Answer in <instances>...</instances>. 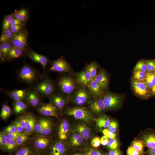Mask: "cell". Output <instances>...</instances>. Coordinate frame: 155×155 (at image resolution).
Returning <instances> with one entry per match:
<instances>
[{
	"instance_id": "obj_1",
	"label": "cell",
	"mask_w": 155,
	"mask_h": 155,
	"mask_svg": "<svg viewBox=\"0 0 155 155\" xmlns=\"http://www.w3.org/2000/svg\"><path fill=\"white\" fill-rule=\"evenodd\" d=\"M93 98L88 89L81 86L78 87L68 98L69 101L72 104L80 106L88 104Z\"/></svg>"
},
{
	"instance_id": "obj_2",
	"label": "cell",
	"mask_w": 155,
	"mask_h": 155,
	"mask_svg": "<svg viewBox=\"0 0 155 155\" xmlns=\"http://www.w3.org/2000/svg\"><path fill=\"white\" fill-rule=\"evenodd\" d=\"M65 114L86 123H90L95 119L89 109L82 106L68 108L65 111Z\"/></svg>"
},
{
	"instance_id": "obj_3",
	"label": "cell",
	"mask_w": 155,
	"mask_h": 155,
	"mask_svg": "<svg viewBox=\"0 0 155 155\" xmlns=\"http://www.w3.org/2000/svg\"><path fill=\"white\" fill-rule=\"evenodd\" d=\"M58 85L61 92L68 98L78 88L75 79L69 75L61 76L58 80Z\"/></svg>"
},
{
	"instance_id": "obj_4",
	"label": "cell",
	"mask_w": 155,
	"mask_h": 155,
	"mask_svg": "<svg viewBox=\"0 0 155 155\" xmlns=\"http://www.w3.org/2000/svg\"><path fill=\"white\" fill-rule=\"evenodd\" d=\"M55 89L53 82L48 76L37 84L34 89L40 95L49 97L54 94Z\"/></svg>"
},
{
	"instance_id": "obj_5",
	"label": "cell",
	"mask_w": 155,
	"mask_h": 155,
	"mask_svg": "<svg viewBox=\"0 0 155 155\" xmlns=\"http://www.w3.org/2000/svg\"><path fill=\"white\" fill-rule=\"evenodd\" d=\"M38 76V73L35 69L27 64L23 66L18 74V78L20 80L27 84H31L35 82Z\"/></svg>"
},
{
	"instance_id": "obj_6",
	"label": "cell",
	"mask_w": 155,
	"mask_h": 155,
	"mask_svg": "<svg viewBox=\"0 0 155 155\" xmlns=\"http://www.w3.org/2000/svg\"><path fill=\"white\" fill-rule=\"evenodd\" d=\"M106 109H113L119 107L121 103L119 95L110 92L105 93L102 97Z\"/></svg>"
},
{
	"instance_id": "obj_7",
	"label": "cell",
	"mask_w": 155,
	"mask_h": 155,
	"mask_svg": "<svg viewBox=\"0 0 155 155\" xmlns=\"http://www.w3.org/2000/svg\"><path fill=\"white\" fill-rule=\"evenodd\" d=\"M67 146L73 151L82 150L84 148V139L77 133H70L67 139Z\"/></svg>"
},
{
	"instance_id": "obj_8",
	"label": "cell",
	"mask_w": 155,
	"mask_h": 155,
	"mask_svg": "<svg viewBox=\"0 0 155 155\" xmlns=\"http://www.w3.org/2000/svg\"><path fill=\"white\" fill-rule=\"evenodd\" d=\"M131 84L133 91L137 96L144 99L151 96L150 89L144 82H139L132 78Z\"/></svg>"
},
{
	"instance_id": "obj_9",
	"label": "cell",
	"mask_w": 155,
	"mask_h": 155,
	"mask_svg": "<svg viewBox=\"0 0 155 155\" xmlns=\"http://www.w3.org/2000/svg\"><path fill=\"white\" fill-rule=\"evenodd\" d=\"M49 69L52 71L68 73L71 71L69 65L62 56L52 61Z\"/></svg>"
},
{
	"instance_id": "obj_10",
	"label": "cell",
	"mask_w": 155,
	"mask_h": 155,
	"mask_svg": "<svg viewBox=\"0 0 155 155\" xmlns=\"http://www.w3.org/2000/svg\"><path fill=\"white\" fill-rule=\"evenodd\" d=\"M28 36V33L26 30H22L14 35L10 42L13 46L21 49L25 52L26 49Z\"/></svg>"
},
{
	"instance_id": "obj_11",
	"label": "cell",
	"mask_w": 155,
	"mask_h": 155,
	"mask_svg": "<svg viewBox=\"0 0 155 155\" xmlns=\"http://www.w3.org/2000/svg\"><path fill=\"white\" fill-rule=\"evenodd\" d=\"M68 148L62 141H56L49 147L48 155H68Z\"/></svg>"
},
{
	"instance_id": "obj_12",
	"label": "cell",
	"mask_w": 155,
	"mask_h": 155,
	"mask_svg": "<svg viewBox=\"0 0 155 155\" xmlns=\"http://www.w3.org/2000/svg\"><path fill=\"white\" fill-rule=\"evenodd\" d=\"M88 109L93 114L101 115L106 110L102 97H94L88 104Z\"/></svg>"
},
{
	"instance_id": "obj_13",
	"label": "cell",
	"mask_w": 155,
	"mask_h": 155,
	"mask_svg": "<svg viewBox=\"0 0 155 155\" xmlns=\"http://www.w3.org/2000/svg\"><path fill=\"white\" fill-rule=\"evenodd\" d=\"M50 98V102L54 105L58 110L63 109L69 101L67 96L61 94L54 93Z\"/></svg>"
},
{
	"instance_id": "obj_14",
	"label": "cell",
	"mask_w": 155,
	"mask_h": 155,
	"mask_svg": "<svg viewBox=\"0 0 155 155\" xmlns=\"http://www.w3.org/2000/svg\"><path fill=\"white\" fill-rule=\"evenodd\" d=\"M25 53L26 56L32 61L41 64L43 69H45L49 62L48 59L46 57L37 53L31 49H26Z\"/></svg>"
},
{
	"instance_id": "obj_15",
	"label": "cell",
	"mask_w": 155,
	"mask_h": 155,
	"mask_svg": "<svg viewBox=\"0 0 155 155\" xmlns=\"http://www.w3.org/2000/svg\"><path fill=\"white\" fill-rule=\"evenodd\" d=\"M58 110L52 103H42L38 107V112L42 115L47 116L57 117Z\"/></svg>"
},
{
	"instance_id": "obj_16",
	"label": "cell",
	"mask_w": 155,
	"mask_h": 155,
	"mask_svg": "<svg viewBox=\"0 0 155 155\" xmlns=\"http://www.w3.org/2000/svg\"><path fill=\"white\" fill-rule=\"evenodd\" d=\"M94 79L98 84L102 91L107 88L109 79L106 72L103 68L99 70Z\"/></svg>"
},
{
	"instance_id": "obj_17",
	"label": "cell",
	"mask_w": 155,
	"mask_h": 155,
	"mask_svg": "<svg viewBox=\"0 0 155 155\" xmlns=\"http://www.w3.org/2000/svg\"><path fill=\"white\" fill-rule=\"evenodd\" d=\"M70 128L68 121L63 119L60 122L58 128V134L61 140H67L70 133Z\"/></svg>"
},
{
	"instance_id": "obj_18",
	"label": "cell",
	"mask_w": 155,
	"mask_h": 155,
	"mask_svg": "<svg viewBox=\"0 0 155 155\" xmlns=\"http://www.w3.org/2000/svg\"><path fill=\"white\" fill-rule=\"evenodd\" d=\"M75 80L81 86L87 87L89 83L93 79L87 71L85 69L76 73L75 74Z\"/></svg>"
},
{
	"instance_id": "obj_19",
	"label": "cell",
	"mask_w": 155,
	"mask_h": 155,
	"mask_svg": "<svg viewBox=\"0 0 155 155\" xmlns=\"http://www.w3.org/2000/svg\"><path fill=\"white\" fill-rule=\"evenodd\" d=\"M73 131L78 133L86 140L89 138L91 134L90 128L83 123H80L75 125Z\"/></svg>"
},
{
	"instance_id": "obj_20",
	"label": "cell",
	"mask_w": 155,
	"mask_h": 155,
	"mask_svg": "<svg viewBox=\"0 0 155 155\" xmlns=\"http://www.w3.org/2000/svg\"><path fill=\"white\" fill-rule=\"evenodd\" d=\"M50 143L49 139L45 136L41 135L36 137L34 140V145L37 149L43 150L46 149Z\"/></svg>"
},
{
	"instance_id": "obj_21",
	"label": "cell",
	"mask_w": 155,
	"mask_h": 155,
	"mask_svg": "<svg viewBox=\"0 0 155 155\" xmlns=\"http://www.w3.org/2000/svg\"><path fill=\"white\" fill-rule=\"evenodd\" d=\"M39 95L34 89L28 91L26 99L31 106L35 107L39 104Z\"/></svg>"
},
{
	"instance_id": "obj_22",
	"label": "cell",
	"mask_w": 155,
	"mask_h": 155,
	"mask_svg": "<svg viewBox=\"0 0 155 155\" xmlns=\"http://www.w3.org/2000/svg\"><path fill=\"white\" fill-rule=\"evenodd\" d=\"M28 91L26 89L16 90L9 92L8 94L15 101H22L26 99Z\"/></svg>"
},
{
	"instance_id": "obj_23",
	"label": "cell",
	"mask_w": 155,
	"mask_h": 155,
	"mask_svg": "<svg viewBox=\"0 0 155 155\" xmlns=\"http://www.w3.org/2000/svg\"><path fill=\"white\" fill-rule=\"evenodd\" d=\"M87 87L89 92L94 97L101 96L102 91L94 79L92 80L89 83Z\"/></svg>"
},
{
	"instance_id": "obj_24",
	"label": "cell",
	"mask_w": 155,
	"mask_h": 155,
	"mask_svg": "<svg viewBox=\"0 0 155 155\" xmlns=\"http://www.w3.org/2000/svg\"><path fill=\"white\" fill-rule=\"evenodd\" d=\"M96 126L102 130L108 128L110 122L109 117L105 115H102L98 118L95 119Z\"/></svg>"
},
{
	"instance_id": "obj_25",
	"label": "cell",
	"mask_w": 155,
	"mask_h": 155,
	"mask_svg": "<svg viewBox=\"0 0 155 155\" xmlns=\"http://www.w3.org/2000/svg\"><path fill=\"white\" fill-rule=\"evenodd\" d=\"M146 147L148 149L155 148V133L150 132L145 134L143 137V140Z\"/></svg>"
},
{
	"instance_id": "obj_26",
	"label": "cell",
	"mask_w": 155,
	"mask_h": 155,
	"mask_svg": "<svg viewBox=\"0 0 155 155\" xmlns=\"http://www.w3.org/2000/svg\"><path fill=\"white\" fill-rule=\"evenodd\" d=\"M26 117V125L25 131L27 133L30 134L34 131V127L36 121L34 117L31 113H28Z\"/></svg>"
},
{
	"instance_id": "obj_27",
	"label": "cell",
	"mask_w": 155,
	"mask_h": 155,
	"mask_svg": "<svg viewBox=\"0 0 155 155\" xmlns=\"http://www.w3.org/2000/svg\"><path fill=\"white\" fill-rule=\"evenodd\" d=\"M24 52L21 49L13 46L8 53L6 58L10 60L20 58L22 56Z\"/></svg>"
},
{
	"instance_id": "obj_28",
	"label": "cell",
	"mask_w": 155,
	"mask_h": 155,
	"mask_svg": "<svg viewBox=\"0 0 155 155\" xmlns=\"http://www.w3.org/2000/svg\"><path fill=\"white\" fill-rule=\"evenodd\" d=\"M14 18L20 20L23 22L26 21L28 18V11L25 8L21 9L12 14Z\"/></svg>"
},
{
	"instance_id": "obj_29",
	"label": "cell",
	"mask_w": 155,
	"mask_h": 155,
	"mask_svg": "<svg viewBox=\"0 0 155 155\" xmlns=\"http://www.w3.org/2000/svg\"><path fill=\"white\" fill-rule=\"evenodd\" d=\"M14 35L9 29L3 30L0 38V43L10 42L13 38Z\"/></svg>"
},
{
	"instance_id": "obj_30",
	"label": "cell",
	"mask_w": 155,
	"mask_h": 155,
	"mask_svg": "<svg viewBox=\"0 0 155 155\" xmlns=\"http://www.w3.org/2000/svg\"><path fill=\"white\" fill-rule=\"evenodd\" d=\"M131 146L139 152L141 155H144V149L146 146L143 140L135 139L132 142Z\"/></svg>"
},
{
	"instance_id": "obj_31",
	"label": "cell",
	"mask_w": 155,
	"mask_h": 155,
	"mask_svg": "<svg viewBox=\"0 0 155 155\" xmlns=\"http://www.w3.org/2000/svg\"><path fill=\"white\" fill-rule=\"evenodd\" d=\"M13 106L14 111L17 114L23 113L27 108V105L22 101H15Z\"/></svg>"
},
{
	"instance_id": "obj_32",
	"label": "cell",
	"mask_w": 155,
	"mask_h": 155,
	"mask_svg": "<svg viewBox=\"0 0 155 155\" xmlns=\"http://www.w3.org/2000/svg\"><path fill=\"white\" fill-rule=\"evenodd\" d=\"M98 67V63L96 62H92L86 66L85 69L90 73L93 79H94L97 73Z\"/></svg>"
},
{
	"instance_id": "obj_33",
	"label": "cell",
	"mask_w": 155,
	"mask_h": 155,
	"mask_svg": "<svg viewBox=\"0 0 155 155\" xmlns=\"http://www.w3.org/2000/svg\"><path fill=\"white\" fill-rule=\"evenodd\" d=\"M52 129L51 122L49 119H45L43 127L40 134L45 136L48 135L51 133Z\"/></svg>"
},
{
	"instance_id": "obj_34",
	"label": "cell",
	"mask_w": 155,
	"mask_h": 155,
	"mask_svg": "<svg viewBox=\"0 0 155 155\" xmlns=\"http://www.w3.org/2000/svg\"><path fill=\"white\" fill-rule=\"evenodd\" d=\"M144 82L148 88L150 89L155 85V72H147Z\"/></svg>"
},
{
	"instance_id": "obj_35",
	"label": "cell",
	"mask_w": 155,
	"mask_h": 155,
	"mask_svg": "<svg viewBox=\"0 0 155 155\" xmlns=\"http://www.w3.org/2000/svg\"><path fill=\"white\" fill-rule=\"evenodd\" d=\"M13 46L10 42L1 43L0 50L3 55L6 58L7 55Z\"/></svg>"
},
{
	"instance_id": "obj_36",
	"label": "cell",
	"mask_w": 155,
	"mask_h": 155,
	"mask_svg": "<svg viewBox=\"0 0 155 155\" xmlns=\"http://www.w3.org/2000/svg\"><path fill=\"white\" fill-rule=\"evenodd\" d=\"M146 72L138 70H133V78L135 80L140 82H144Z\"/></svg>"
},
{
	"instance_id": "obj_37",
	"label": "cell",
	"mask_w": 155,
	"mask_h": 155,
	"mask_svg": "<svg viewBox=\"0 0 155 155\" xmlns=\"http://www.w3.org/2000/svg\"><path fill=\"white\" fill-rule=\"evenodd\" d=\"M96 148L93 147L85 148L82 152L84 155H102L103 153Z\"/></svg>"
},
{
	"instance_id": "obj_38",
	"label": "cell",
	"mask_w": 155,
	"mask_h": 155,
	"mask_svg": "<svg viewBox=\"0 0 155 155\" xmlns=\"http://www.w3.org/2000/svg\"><path fill=\"white\" fill-rule=\"evenodd\" d=\"M11 110L10 108L7 104H3L2 107L0 116L3 120H5L10 115Z\"/></svg>"
},
{
	"instance_id": "obj_39",
	"label": "cell",
	"mask_w": 155,
	"mask_h": 155,
	"mask_svg": "<svg viewBox=\"0 0 155 155\" xmlns=\"http://www.w3.org/2000/svg\"><path fill=\"white\" fill-rule=\"evenodd\" d=\"M18 146L16 140H8L4 149L7 151H12L15 150Z\"/></svg>"
},
{
	"instance_id": "obj_40",
	"label": "cell",
	"mask_w": 155,
	"mask_h": 155,
	"mask_svg": "<svg viewBox=\"0 0 155 155\" xmlns=\"http://www.w3.org/2000/svg\"><path fill=\"white\" fill-rule=\"evenodd\" d=\"M133 70L147 72V65L146 61L140 60L138 61L135 66Z\"/></svg>"
},
{
	"instance_id": "obj_41",
	"label": "cell",
	"mask_w": 155,
	"mask_h": 155,
	"mask_svg": "<svg viewBox=\"0 0 155 155\" xmlns=\"http://www.w3.org/2000/svg\"><path fill=\"white\" fill-rule=\"evenodd\" d=\"M33 151L30 148L25 147L18 150L15 155H33Z\"/></svg>"
},
{
	"instance_id": "obj_42",
	"label": "cell",
	"mask_w": 155,
	"mask_h": 155,
	"mask_svg": "<svg viewBox=\"0 0 155 155\" xmlns=\"http://www.w3.org/2000/svg\"><path fill=\"white\" fill-rule=\"evenodd\" d=\"M13 18L12 15H7L5 17L3 23V30L9 29L10 23Z\"/></svg>"
},
{
	"instance_id": "obj_43",
	"label": "cell",
	"mask_w": 155,
	"mask_h": 155,
	"mask_svg": "<svg viewBox=\"0 0 155 155\" xmlns=\"http://www.w3.org/2000/svg\"><path fill=\"white\" fill-rule=\"evenodd\" d=\"M44 119L41 118L36 121L34 127V131L37 133L40 134L41 132L43 127Z\"/></svg>"
},
{
	"instance_id": "obj_44",
	"label": "cell",
	"mask_w": 155,
	"mask_h": 155,
	"mask_svg": "<svg viewBox=\"0 0 155 155\" xmlns=\"http://www.w3.org/2000/svg\"><path fill=\"white\" fill-rule=\"evenodd\" d=\"M28 138L27 134L22 132L16 139V141L18 146L21 145L26 142Z\"/></svg>"
},
{
	"instance_id": "obj_45",
	"label": "cell",
	"mask_w": 155,
	"mask_h": 155,
	"mask_svg": "<svg viewBox=\"0 0 155 155\" xmlns=\"http://www.w3.org/2000/svg\"><path fill=\"white\" fill-rule=\"evenodd\" d=\"M106 146L109 150L118 149L119 143L117 140L115 138L109 140Z\"/></svg>"
},
{
	"instance_id": "obj_46",
	"label": "cell",
	"mask_w": 155,
	"mask_h": 155,
	"mask_svg": "<svg viewBox=\"0 0 155 155\" xmlns=\"http://www.w3.org/2000/svg\"><path fill=\"white\" fill-rule=\"evenodd\" d=\"M146 62L147 72H155V59L148 60Z\"/></svg>"
},
{
	"instance_id": "obj_47",
	"label": "cell",
	"mask_w": 155,
	"mask_h": 155,
	"mask_svg": "<svg viewBox=\"0 0 155 155\" xmlns=\"http://www.w3.org/2000/svg\"><path fill=\"white\" fill-rule=\"evenodd\" d=\"M5 133L4 132L0 133V146L2 149H4L8 140Z\"/></svg>"
},
{
	"instance_id": "obj_48",
	"label": "cell",
	"mask_w": 155,
	"mask_h": 155,
	"mask_svg": "<svg viewBox=\"0 0 155 155\" xmlns=\"http://www.w3.org/2000/svg\"><path fill=\"white\" fill-rule=\"evenodd\" d=\"M102 133L104 136L108 137L109 140H112L116 137V134L115 133L110 131L107 128L103 130Z\"/></svg>"
},
{
	"instance_id": "obj_49",
	"label": "cell",
	"mask_w": 155,
	"mask_h": 155,
	"mask_svg": "<svg viewBox=\"0 0 155 155\" xmlns=\"http://www.w3.org/2000/svg\"><path fill=\"white\" fill-rule=\"evenodd\" d=\"M118 128V124L115 120H112L110 121L109 125L107 128L111 132H116Z\"/></svg>"
},
{
	"instance_id": "obj_50",
	"label": "cell",
	"mask_w": 155,
	"mask_h": 155,
	"mask_svg": "<svg viewBox=\"0 0 155 155\" xmlns=\"http://www.w3.org/2000/svg\"><path fill=\"white\" fill-rule=\"evenodd\" d=\"M23 24L10 26L9 29L12 33L14 34L18 33L22 30Z\"/></svg>"
},
{
	"instance_id": "obj_51",
	"label": "cell",
	"mask_w": 155,
	"mask_h": 155,
	"mask_svg": "<svg viewBox=\"0 0 155 155\" xmlns=\"http://www.w3.org/2000/svg\"><path fill=\"white\" fill-rule=\"evenodd\" d=\"M91 144L93 147L98 148L100 144V139L98 136L96 137L92 140Z\"/></svg>"
},
{
	"instance_id": "obj_52",
	"label": "cell",
	"mask_w": 155,
	"mask_h": 155,
	"mask_svg": "<svg viewBox=\"0 0 155 155\" xmlns=\"http://www.w3.org/2000/svg\"><path fill=\"white\" fill-rule=\"evenodd\" d=\"M5 131L6 134H11L16 132L15 124H11L6 127Z\"/></svg>"
},
{
	"instance_id": "obj_53",
	"label": "cell",
	"mask_w": 155,
	"mask_h": 155,
	"mask_svg": "<svg viewBox=\"0 0 155 155\" xmlns=\"http://www.w3.org/2000/svg\"><path fill=\"white\" fill-rule=\"evenodd\" d=\"M127 155H141L140 153L131 146L129 147L127 151Z\"/></svg>"
},
{
	"instance_id": "obj_54",
	"label": "cell",
	"mask_w": 155,
	"mask_h": 155,
	"mask_svg": "<svg viewBox=\"0 0 155 155\" xmlns=\"http://www.w3.org/2000/svg\"><path fill=\"white\" fill-rule=\"evenodd\" d=\"M22 133H19L17 131L11 134H6V136L8 140H16L17 137Z\"/></svg>"
},
{
	"instance_id": "obj_55",
	"label": "cell",
	"mask_w": 155,
	"mask_h": 155,
	"mask_svg": "<svg viewBox=\"0 0 155 155\" xmlns=\"http://www.w3.org/2000/svg\"><path fill=\"white\" fill-rule=\"evenodd\" d=\"M16 131L19 133H22L24 130L21 124L20 120H17L15 122Z\"/></svg>"
},
{
	"instance_id": "obj_56",
	"label": "cell",
	"mask_w": 155,
	"mask_h": 155,
	"mask_svg": "<svg viewBox=\"0 0 155 155\" xmlns=\"http://www.w3.org/2000/svg\"><path fill=\"white\" fill-rule=\"evenodd\" d=\"M23 22L18 19L14 18L10 23V26L22 25Z\"/></svg>"
},
{
	"instance_id": "obj_57",
	"label": "cell",
	"mask_w": 155,
	"mask_h": 155,
	"mask_svg": "<svg viewBox=\"0 0 155 155\" xmlns=\"http://www.w3.org/2000/svg\"><path fill=\"white\" fill-rule=\"evenodd\" d=\"M109 155H122L121 151L118 149L109 150L108 153Z\"/></svg>"
},
{
	"instance_id": "obj_58",
	"label": "cell",
	"mask_w": 155,
	"mask_h": 155,
	"mask_svg": "<svg viewBox=\"0 0 155 155\" xmlns=\"http://www.w3.org/2000/svg\"><path fill=\"white\" fill-rule=\"evenodd\" d=\"M20 123L24 130H26V115L22 116L20 119Z\"/></svg>"
},
{
	"instance_id": "obj_59",
	"label": "cell",
	"mask_w": 155,
	"mask_h": 155,
	"mask_svg": "<svg viewBox=\"0 0 155 155\" xmlns=\"http://www.w3.org/2000/svg\"><path fill=\"white\" fill-rule=\"evenodd\" d=\"M109 139L108 137L105 136H103L100 138V144L104 146H106Z\"/></svg>"
},
{
	"instance_id": "obj_60",
	"label": "cell",
	"mask_w": 155,
	"mask_h": 155,
	"mask_svg": "<svg viewBox=\"0 0 155 155\" xmlns=\"http://www.w3.org/2000/svg\"><path fill=\"white\" fill-rule=\"evenodd\" d=\"M147 153L148 155H155V148L148 149Z\"/></svg>"
},
{
	"instance_id": "obj_61",
	"label": "cell",
	"mask_w": 155,
	"mask_h": 155,
	"mask_svg": "<svg viewBox=\"0 0 155 155\" xmlns=\"http://www.w3.org/2000/svg\"><path fill=\"white\" fill-rule=\"evenodd\" d=\"M150 92L151 96H155V85L150 89Z\"/></svg>"
},
{
	"instance_id": "obj_62",
	"label": "cell",
	"mask_w": 155,
	"mask_h": 155,
	"mask_svg": "<svg viewBox=\"0 0 155 155\" xmlns=\"http://www.w3.org/2000/svg\"><path fill=\"white\" fill-rule=\"evenodd\" d=\"M74 152L71 155H84L82 152L79 151H73Z\"/></svg>"
},
{
	"instance_id": "obj_63",
	"label": "cell",
	"mask_w": 155,
	"mask_h": 155,
	"mask_svg": "<svg viewBox=\"0 0 155 155\" xmlns=\"http://www.w3.org/2000/svg\"><path fill=\"white\" fill-rule=\"evenodd\" d=\"M33 155H42L41 154L39 153H37L35 154H33Z\"/></svg>"
},
{
	"instance_id": "obj_64",
	"label": "cell",
	"mask_w": 155,
	"mask_h": 155,
	"mask_svg": "<svg viewBox=\"0 0 155 155\" xmlns=\"http://www.w3.org/2000/svg\"><path fill=\"white\" fill-rule=\"evenodd\" d=\"M102 155H107V154L106 153L103 154Z\"/></svg>"
}]
</instances>
